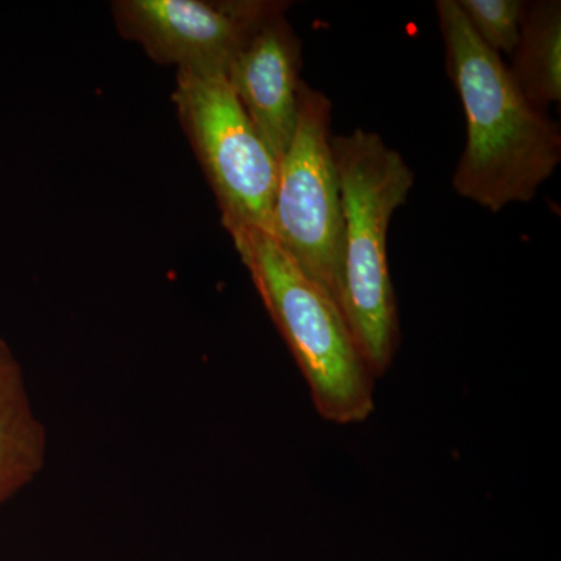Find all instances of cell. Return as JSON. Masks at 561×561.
<instances>
[{
    "label": "cell",
    "instance_id": "1",
    "mask_svg": "<svg viewBox=\"0 0 561 561\" xmlns=\"http://www.w3.org/2000/svg\"><path fill=\"white\" fill-rule=\"evenodd\" d=\"M446 69L467 119L454 191L491 213L534 201L561 161V133L524 99L501 55L489 49L457 5L438 0Z\"/></svg>",
    "mask_w": 561,
    "mask_h": 561
},
{
    "label": "cell",
    "instance_id": "2",
    "mask_svg": "<svg viewBox=\"0 0 561 561\" xmlns=\"http://www.w3.org/2000/svg\"><path fill=\"white\" fill-rule=\"evenodd\" d=\"M341 183L343 239L337 305L376 379L400 348V316L387 262V234L415 176L381 136L356 128L332 136Z\"/></svg>",
    "mask_w": 561,
    "mask_h": 561
},
{
    "label": "cell",
    "instance_id": "3",
    "mask_svg": "<svg viewBox=\"0 0 561 561\" xmlns=\"http://www.w3.org/2000/svg\"><path fill=\"white\" fill-rule=\"evenodd\" d=\"M231 239L268 316L308 382L321 419L356 424L375 411V382L334 298L313 283L265 230Z\"/></svg>",
    "mask_w": 561,
    "mask_h": 561
},
{
    "label": "cell",
    "instance_id": "4",
    "mask_svg": "<svg viewBox=\"0 0 561 561\" xmlns=\"http://www.w3.org/2000/svg\"><path fill=\"white\" fill-rule=\"evenodd\" d=\"M331 125L332 102L302 81L297 127L279 160L267 232L337 302L343 213Z\"/></svg>",
    "mask_w": 561,
    "mask_h": 561
},
{
    "label": "cell",
    "instance_id": "5",
    "mask_svg": "<svg viewBox=\"0 0 561 561\" xmlns=\"http://www.w3.org/2000/svg\"><path fill=\"white\" fill-rule=\"evenodd\" d=\"M172 101L225 230L268 231L279 162L227 79L176 72Z\"/></svg>",
    "mask_w": 561,
    "mask_h": 561
},
{
    "label": "cell",
    "instance_id": "6",
    "mask_svg": "<svg viewBox=\"0 0 561 561\" xmlns=\"http://www.w3.org/2000/svg\"><path fill=\"white\" fill-rule=\"evenodd\" d=\"M280 0H116L114 24L151 60L176 72L224 76L243 41Z\"/></svg>",
    "mask_w": 561,
    "mask_h": 561
},
{
    "label": "cell",
    "instance_id": "7",
    "mask_svg": "<svg viewBox=\"0 0 561 561\" xmlns=\"http://www.w3.org/2000/svg\"><path fill=\"white\" fill-rule=\"evenodd\" d=\"M283 2L260 22L232 58L225 79L268 149L280 160L297 127L302 43Z\"/></svg>",
    "mask_w": 561,
    "mask_h": 561
},
{
    "label": "cell",
    "instance_id": "8",
    "mask_svg": "<svg viewBox=\"0 0 561 561\" xmlns=\"http://www.w3.org/2000/svg\"><path fill=\"white\" fill-rule=\"evenodd\" d=\"M46 430L33 411L20 362L0 339V505L43 471Z\"/></svg>",
    "mask_w": 561,
    "mask_h": 561
},
{
    "label": "cell",
    "instance_id": "9",
    "mask_svg": "<svg viewBox=\"0 0 561 561\" xmlns=\"http://www.w3.org/2000/svg\"><path fill=\"white\" fill-rule=\"evenodd\" d=\"M508 68L524 99L546 111L561 101L560 0L527 2L518 46Z\"/></svg>",
    "mask_w": 561,
    "mask_h": 561
},
{
    "label": "cell",
    "instance_id": "10",
    "mask_svg": "<svg viewBox=\"0 0 561 561\" xmlns=\"http://www.w3.org/2000/svg\"><path fill=\"white\" fill-rule=\"evenodd\" d=\"M474 35L497 55L512 57L518 46L527 2L523 0H456Z\"/></svg>",
    "mask_w": 561,
    "mask_h": 561
}]
</instances>
